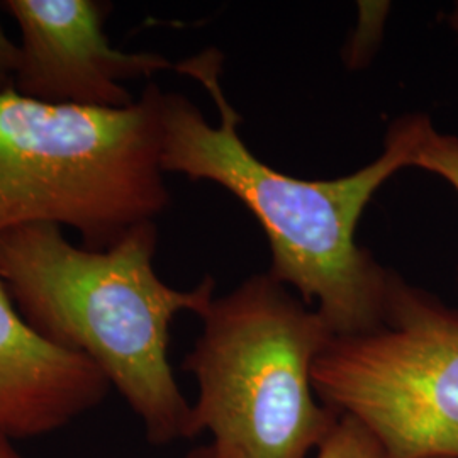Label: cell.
I'll return each instance as SVG.
<instances>
[{"label": "cell", "instance_id": "cell-6", "mask_svg": "<svg viewBox=\"0 0 458 458\" xmlns=\"http://www.w3.org/2000/svg\"><path fill=\"white\" fill-rule=\"evenodd\" d=\"M19 28L14 90L53 106L123 109L134 102L123 82L175 64L157 53H124L104 33L109 4L98 0H5Z\"/></svg>", "mask_w": 458, "mask_h": 458}, {"label": "cell", "instance_id": "cell-5", "mask_svg": "<svg viewBox=\"0 0 458 458\" xmlns=\"http://www.w3.org/2000/svg\"><path fill=\"white\" fill-rule=\"evenodd\" d=\"M312 386L387 458H458V310L391 270L376 327L331 335Z\"/></svg>", "mask_w": 458, "mask_h": 458}, {"label": "cell", "instance_id": "cell-12", "mask_svg": "<svg viewBox=\"0 0 458 458\" xmlns=\"http://www.w3.org/2000/svg\"><path fill=\"white\" fill-rule=\"evenodd\" d=\"M187 458H225L213 445H208V446H202V448H197L196 452H192L191 455H187Z\"/></svg>", "mask_w": 458, "mask_h": 458}, {"label": "cell", "instance_id": "cell-9", "mask_svg": "<svg viewBox=\"0 0 458 458\" xmlns=\"http://www.w3.org/2000/svg\"><path fill=\"white\" fill-rule=\"evenodd\" d=\"M314 458H387V455L380 443L359 421L338 416L325 442L318 446Z\"/></svg>", "mask_w": 458, "mask_h": 458}, {"label": "cell", "instance_id": "cell-3", "mask_svg": "<svg viewBox=\"0 0 458 458\" xmlns=\"http://www.w3.org/2000/svg\"><path fill=\"white\" fill-rule=\"evenodd\" d=\"M164 98L157 83L123 109L53 106L14 89L0 94V236L66 226L83 248L100 251L155 223L170 204Z\"/></svg>", "mask_w": 458, "mask_h": 458}, {"label": "cell", "instance_id": "cell-2", "mask_svg": "<svg viewBox=\"0 0 458 458\" xmlns=\"http://www.w3.org/2000/svg\"><path fill=\"white\" fill-rule=\"evenodd\" d=\"M155 223L107 250L70 243L62 228L33 225L0 236V280L19 312L49 342L92 361L128 403L155 445L194 437L192 404L168 360L170 325L199 318L216 280L179 291L157 276Z\"/></svg>", "mask_w": 458, "mask_h": 458}, {"label": "cell", "instance_id": "cell-14", "mask_svg": "<svg viewBox=\"0 0 458 458\" xmlns=\"http://www.w3.org/2000/svg\"><path fill=\"white\" fill-rule=\"evenodd\" d=\"M433 458H452V457H433Z\"/></svg>", "mask_w": 458, "mask_h": 458}, {"label": "cell", "instance_id": "cell-4", "mask_svg": "<svg viewBox=\"0 0 458 458\" xmlns=\"http://www.w3.org/2000/svg\"><path fill=\"white\" fill-rule=\"evenodd\" d=\"M183 369L197 382L194 437L225 458H308L338 420L318 399L312 365L331 331L272 276L214 297Z\"/></svg>", "mask_w": 458, "mask_h": 458}, {"label": "cell", "instance_id": "cell-1", "mask_svg": "<svg viewBox=\"0 0 458 458\" xmlns=\"http://www.w3.org/2000/svg\"><path fill=\"white\" fill-rule=\"evenodd\" d=\"M223 53L208 48L174 66L213 98L219 124L213 126L185 96L165 94V174L213 182L245 204L270 245L268 276L299 293L333 336L376 327L391 270L359 246L357 228L377 191L410 168L403 119H394L384 151L372 164L331 181L297 179L265 164L246 147L238 130L242 115L223 89Z\"/></svg>", "mask_w": 458, "mask_h": 458}, {"label": "cell", "instance_id": "cell-10", "mask_svg": "<svg viewBox=\"0 0 458 458\" xmlns=\"http://www.w3.org/2000/svg\"><path fill=\"white\" fill-rule=\"evenodd\" d=\"M17 66V43H14L0 24V94L14 89Z\"/></svg>", "mask_w": 458, "mask_h": 458}, {"label": "cell", "instance_id": "cell-11", "mask_svg": "<svg viewBox=\"0 0 458 458\" xmlns=\"http://www.w3.org/2000/svg\"><path fill=\"white\" fill-rule=\"evenodd\" d=\"M0 458H21L13 445V438L4 433H0Z\"/></svg>", "mask_w": 458, "mask_h": 458}, {"label": "cell", "instance_id": "cell-13", "mask_svg": "<svg viewBox=\"0 0 458 458\" xmlns=\"http://www.w3.org/2000/svg\"><path fill=\"white\" fill-rule=\"evenodd\" d=\"M448 24H450V28H452V31L455 34L458 41V2L452 7V11L448 14Z\"/></svg>", "mask_w": 458, "mask_h": 458}, {"label": "cell", "instance_id": "cell-8", "mask_svg": "<svg viewBox=\"0 0 458 458\" xmlns=\"http://www.w3.org/2000/svg\"><path fill=\"white\" fill-rule=\"evenodd\" d=\"M410 140V168L442 177L458 194V136L438 131L428 114L401 115Z\"/></svg>", "mask_w": 458, "mask_h": 458}, {"label": "cell", "instance_id": "cell-7", "mask_svg": "<svg viewBox=\"0 0 458 458\" xmlns=\"http://www.w3.org/2000/svg\"><path fill=\"white\" fill-rule=\"evenodd\" d=\"M109 389L92 361L34 329L0 280V433L13 440L53 433Z\"/></svg>", "mask_w": 458, "mask_h": 458}]
</instances>
